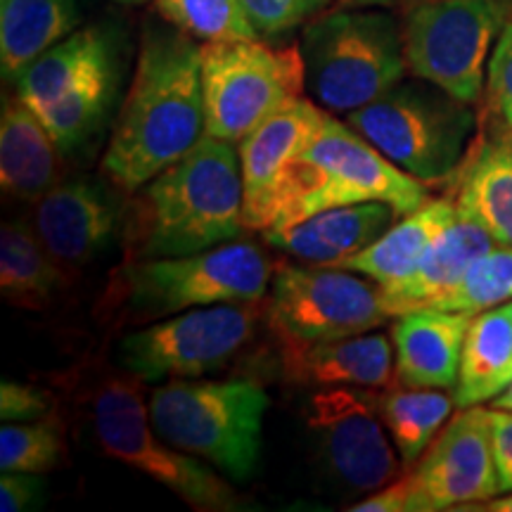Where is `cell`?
Segmentation results:
<instances>
[{"label": "cell", "instance_id": "1", "mask_svg": "<svg viewBox=\"0 0 512 512\" xmlns=\"http://www.w3.org/2000/svg\"><path fill=\"white\" fill-rule=\"evenodd\" d=\"M204 136L202 46L176 27H150L102 169L121 190L138 192Z\"/></svg>", "mask_w": 512, "mask_h": 512}, {"label": "cell", "instance_id": "2", "mask_svg": "<svg viewBox=\"0 0 512 512\" xmlns=\"http://www.w3.org/2000/svg\"><path fill=\"white\" fill-rule=\"evenodd\" d=\"M245 185L233 143L204 136L140 188L128 216V259L188 256L240 240Z\"/></svg>", "mask_w": 512, "mask_h": 512}, {"label": "cell", "instance_id": "3", "mask_svg": "<svg viewBox=\"0 0 512 512\" xmlns=\"http://www.w3.org/2000/svg\"><path fill=\"white\" fill-rule=\"evenodd\" d=\"M361 202H384L396 216H406L430 202V195L420 178L403 171L361 133L328 114L287 171L268 228H283L320 211Z\"/></svg>", "mask_w": 512, "mask_h": 512}, {"label": "cell", "instance_id": "4", "mask_svg": "<svg viewBox=\"0 0 512 512\" xmlns=\"http://www.w3.org/2000/svg\"><path fill=\"white\" fill-rule=\"evenodd\" d=\"M275 266L247 240L188 256L128 259L114 273L107 302L124 320H155L200 306L264 302Z\"/></svg>", "mask_w": 512, "mask_h": 512}, {"label": "cell", "instance_id": "5", "mask_svg": "<svg viewBox=\"0 0 512 512\" xmlns=\"http://www.w3.org/2000/svg\"><path fill=\"white\" fill-rule=\"evenodd\" d=\"M150 420L171 446L230 479H249L261 458L271 399L252 380H166L150 394Z\"/></svg>", "mask_w": 512, "mask_h": 512}, {"label": "cell", "instance_id": "6", "mask_svg": "<svg viewBox=\"0 0 512 512\" xmlns=\"http://www.w3.org/2000/svg\"><path fill=\"white\" fill-rule=\"evenodd\" d=\"M299 50L306 91L328 112L361 110L408 72L403 29L384 10L344 5L313 17Z\"/></svg>", "mask_w": 512, "mask_h": 512}, {"label": "cell", "instance_id": "7", "mask_svg": "<svg viewBox=\"0 0 512 512\" xmlns=\"http://www.w3.org/2000/svg\"><path fill=\"white\" fill-rule=\"evenodd\" d=\"M347 124L403 171L439 183L463 164L475 112L434 83L415 79L347 114Z\"/></svg>", "mask_w": 512, "mask_h": 512}, {"label": "cell", "instance_id": "8", "mask_svg": "<svg viewBox=\"0 0 512 512\" xmlns=\"http://www.w3.org/2000/svg\"><path fill=\"white\" fill-rule=\"evenodd\" d=\"M93 430L107 456L119 460L200 512H233L240 508L235 491L200 458L171 446L152 427L150 406L143 401V380L114 375L93 396Z\"/></svg>", "mask_w": 512, "mask_h": 512}, {"label": "cell", "instance_id": "9", "mask_svg": "<svg viewBox=\"0 0 512 512\" xmlns=\"http://www.w3.org/2000/svg\"><path fill=\"white\" fill-rule=\"evenodd\" d=\"M512 0H422L403 24L408 72L475 107Z\"/></svg>", "mask_w": 512, "mask_h": 512}, {"label": "cell", "instance_id": "10", "mask_svg": "<svg viewBox=\"0 0 512 512\" xmlns=\"http://www.w3.org/2000/svg\"><path fill=\"white\" fill-rule=\"evenodd\" d=\"M304 88L299 48H273L261 38L202 46L204 112L211 138L240 143Z\"/></svg>", "mask_w": 512, "mask_h": 512}, {"label": "cell", "instance_id": "11", "mask_svg": "<svg viewBox=\"0 0 512 512\" xmlns=\"http://www.w3.org/2000/svg\"><path fill=\"white\" fill-rule=\"evenodd\" d=\"M261 313V302H230L157 320L121 339V366L143 382L216 373L252 342Z\"/></svg>", "mask_w": 512, "mask_h": 512}, {"label": "cell", "instance_id": "12", "mask_svg": "<svg viewBox=\"0 0 512 512\" xmlns=\"http://www.w3.org/2000/svg\"><path fill=\"white\" fill-rule=\"evenodd\" d=\"M266 318L280 349L313 347L373 332L387 323L380 285L332 266H278Z\"/></svg>", "mask_w": 512, "mask_h": 512}, {"label": "cell", "instance_id": "13", "mask_svg": "<svg viewBox=\"0 0 512 512\" xmlns=\"http://www.w3.org/2000/svg\"><path fill=\"white\" fill-rule=\"evenodd\" d=\"M304 415L325 467L344 489L368 494L399 477L403 463L370 389L320 387L306 401Z\"/></svg>", "mask_w": 512, "mask_h": 512}, {"label": "cell", "instance_id": "14", "mask_svg": "<svg viewBox=\"0 0 512 512\" xmlns=\"http://www.w3.org/2000/svg\"><path fill=\"white\" fill-rule=\"evenodd\" d=\"M408 477L415 512L472 510V503L482 505L501 494L489 411L482 406L458 408Z\"/></svg>", "mask_w": 512, "mask_h": 512}, {"label": "cell", "instance_id": "15", "mask_svg": "<svg viewBox=\"0 0 512 512\" xmlns=\"http://www.w3.org/2000/svg\"><path fill=\"white\" fill-rule=\"evenodd\" d=\"M325 117L328 110H320L318 105L299 95L240 140L238 152L242 185H245L247 230L261 233L271 226L275 200L287 171L316 136Z\"/></svg>", "mask_w": 512, "mask_h": 512}, {"label": "cell", "instance_id": "16", "mask_svg": "<svg viewBox=\"0 0 512 512\" xmlns=\"http://www.w3.org/2000/svg\"><path fill=\"white\" fill-rule=\"evenodd\" d=\"M117 207L91 181H67L36 202L34 230L62 268L93 261L117 233Z\"/></svg>", "mask_w": 512, "mask_h": 512}, {"label": "cell", "instance_id": "17", "mask_svg": "<svg viewBox=\"0 0 512 512\" xmlns=\"http://www.w3.org/2000/svg\"><path fill=\"white\" fill-rule=\"evenodd\" d=\"M470 323V313L437 309L396 318L392 328L396 382L401 387L453 392Z\"/></svg>", "mask_w": 512, "mask_h": 512}, {"label": "cell", "instance_id": "18", "mask_svg": "<svg viewBox=\"0 0 512 512\" xmlns=\"http://www.w3.org/2000/svg\"><path fill=\"white\" fill-rule=\"evenodd\" d=\"M491 247H496L494 238L475 219L458 209L451 223L420 256L418 266L399 283L380 287L387 316L399 318L406 313L430 309L437 299L456 287L472 261L489 252Z\"/></svg>", "mask_w": 512, "mask_h": 512}, {"label": "cell", "instance_id": "19", "mask_svg": "<svg viewBox=\"0 0 512 512\" xmlns=\"http://www.w3.org/2000/svg\"><path fill=\"white\" fill-rule=\"evenodd\" d=\"M396 219L384 202H361L320 211L283 228L264 230V240L309 266H337L382 238Z\"/></svg>", "mask_w": 512, "mask_h": 512}, {"label": "cell", "instance_id": "20", "mask_svg": "<svg viewBox=\"0 0 512 512\" xmlns=\"http://www.w3.org/2000/svg\"><path fill=\"white\" fill-rule=\"evenodd\" d=\"M290 380L309 387L384 389L394 380V342L382 332L335 339L313 347L283 349Z\"/></svg>", "mask_w": 512, "mask_h": 512}, {"label": "cell", "instance_id": "21", "mask_svg": "<svg viewBox=\"0 0 512 512\" xmlns=\"http://www.w3.org/2000/svg\"><path fill=\"white\" fill-rule=\"evenodd\" d=\"M62 150L22 98L5 100L0 117V188L5 197L38 202L60 181Z\"/></svg>", "mask_w": 512, "mask_h": 512}, {"label": "cell", "instance_id": "22", "mask_svg": "<svg viewBox=\"0 0 512 512\" xmlns=\"http://www.w3.org/2000/svg\"><path fill=\"white\" fill-rule=\"evenodd\" d=\"M512 380V304L472 316L458 382L453 387L456 408L494 401Z\"/></svg>", "mask_w": 512, "mask_h": 512}, {"label": "cell", "instance_id": "23", "mask_svg": "<svg viewBox=\"0 0 512 512\" xmlns=\"http://www.w3.org/2000/svg\"><path fill=\"white\" fill-rule=\"evenodd\" d=\"M456 202L430 200L411 214L401 216L399 223L377 238L373 245L349 259L339 261L332 268H344L358 275H366L377 285H392L406 278L418 266L420 256L432 245V240L456 216Z\"/></svg>", "mask_w": 512, "mask_h": 512}, {"label": "cell", "instance_id": "24", "mask_svg": "<svg viewBox=\"0 0 512 512\" xmlns=\"http://www.w3.org/2000/svg\"><path fill=\"white\" fill-rule=\"evenodd\" d=\"M79 10L74 0H0V67L17 79L31 62L74 34Z\"/></svg>", "mask_w": 512, "mask_h": 512}, {"label": "cell", "instance_id": "25", "mask_svg": "<svg viewBox=\"0 0 512 512\" xmlns=\"http://www.w3.org/2000/svg\"><path fill=\"white\" fill-rule=\"evenodd\" d=\"M110 62H114V53L105 31L98 27L79 29L48 48L17 76V95L31 110H38L62 98L83 76Z\"/></svg>", "mask_w": 512, "mask_h": 512}, {"label": "cell", "instance_id": "26", "mask_svg": "<svg viewBox=\"0 0 512 512\" xmlns=\"http://www.w3.org/2000/svg\"><path fill=\"white\" fill-rule=\"evenodd\" d=\"M456 207L475 219L496 245L512 247V140L486 143L467 164Z\"/></svg>", "mask_w": 512, "mask_h": 512}, {"label": "cell", "instance_id": "27", "mask_svg": "<svg viewBox=\"0 0 512 512\" xmlns=\"http://www.w3.org/2000/svg\"><path fill=\"white\" fill-rule=\"evenodd\" d=\"M64 268L57 264L36 230L27 223L5 221L0 228V292L17 309H46L62 285Z\"/></svg>", "mask_w": 512, "mask_h": 512}, {"label": "cell", "instance_id": "28", "mask_svg": "<svg viewBox=\"0 0 512 512\" xmlns=\"http://www.w3.org/2000/svg\"><path fill=\"white\" fill-rule=\"evenodd\" d=\"M375 406L392 437L403 467H413L430 448L456 401L448 389L401 387L375 394Z\"/></svg>", "mask_w": 512, "mask_h": 512}, {"label": "cell", "instance_id": "29", "mask_svg": "<svg viewBox=\"0 0 512 512\" xmlns=\"http://www.w3.org/2000/svg\"><path fill=\"white\" fill-rule=\"evenodd\" d=\"M114 88H117L114 62L102 64L95 72L83 76L79 83H74L62 98L34 110L46 124L62 155L74 152L98 131L112 105Z\"/></svg>", "mask_w": 512, "mask_h": 512}, {"label": "cell", "instance_id": "30", "mask_svg": "<svg viewBox=\"0 0 512 512\" xmlns=\"http://www.w3.org/2000/svg\"><path fill=\"white\" fill-rule=\"evenodd\" d=\"M155 12L169 27L204 43L259 41V31L240 0H155Z\"/></svg>", "mask_w": 512, "mask_h": 512}, {"label": "cell", "instance_id": "31", "mask_svg": "<svg viewBox=\"0 0 512 512\" xmlns=\"http://www.w3.org/2000/svg\"><path fill=\"white\" fill-rule=\"evenodd\" d=\"M512 302V247L496 245L467 268L453 290L437 299L430 309L477 313Z\"/></svg>", "mask_w": 512, "mask_h": 512}, {"label": "cell", "instance_id": "32", "mask_svg": "<svg viewBox=\"0 0 512 512\" xmlns=\"http://www.w3.org/2000/svg\"><path fill=\"white\" fill-rule=\"evenodd\" d=\"M64 427L55 413L34 422H3L0 430V470L41 472L60 465Z\"/></svg>", "mask_w": 512, "mask_h": 512}, {"label": "cell", "instance_id": "33", "mask_svg": "<svg viewBox=\"0 0 512 512\" xmlns=\"http://www.w3.org/2000/svg\"><path fill=\"white\" fill-rule=\"evenodd\" d=\"M484 100L501 138H512V12L491 53Z\"/></svg>", "mask_w": 512, "mask_h": 512}, {"label": "cell", "instance_id": "34", "mask_svg": "<svg viewBox=\"0 0 512 512\" xmlns=\"http://www.w3.org/2000/svg\"><path fill=\"white\" fill-rule=\"evenodd\" d=\"M261 38L283 36L316 17L330 0H240Z\"/></svg>", "mask_w": 512, "mask_h": 512}, {"label": "cell", "instance_id": "35", "mask_svg": "<svg viewBox=\"0 0 512 512\" xmlns=\"http://www.w3.org/2000/svg\"><path fill=\"white\" fill-rule=\"evenodd\" d=\"M53 413V399L34 384H0V418L3 422H34Z\"/></svg>", "mask_w": 512, "mask_h": 512}, {"label": "cell", "instance_id": "36", "mask_svg": "<svg viewBox=\"0 0 512 512\" xmlns=\"http://www.w3.org/2000/svg\"><path fill=\"white\" fill-rule=\"evenodd\" d=\"M491 448H494V463L501 494L512 491V411L491 408Z\"/></svg>", "mask_w": 512, "mask_h": 512}, {"label": "cell", "instance_id": "37", "mask_svg": "<svg viewBox=\"0 0 512 512\" xmlns=\"http://www.w3.org/2000/svg\"><path fill=\"white\" fill-rule=\"evenodd\" d=\"M41 498V479L34 472H3L0 477V510L22 512Z\"/></svg>", "mask_w": 512, "mask_h": 512}, {"label": "cell", "instance_id": "38", "mask_svg": "<svg viewBox=\"0 0 512 512\" xmlns=\"http://www.w3.org/2000/svg\"><path fill=\"white\" fill-rule=\"evenodd\" d=\"M354 512H415V491L411 477H401L370 494L366 501L356 503Z\"/></svg>", "mask_w": 512, "mask_h": 512}, {"label": "cell", "instance_id": "39", "mask_svg": "<svg viewBox=\"0 0 512 512\" xmlns=\"http://www.w3.org/2000/svg\"><path fill=\"white\" fill-rule=\"evenodd\" d=\"M422 0H342V5L354 8H396V5H418Z\"/></svg>", "mask_w": 512, "mask_h": 512}, {"label": "cell", "instance_id": "40", "mask_svg": "<svg viewBox=\"0 0 512 512\" xmlns=\"http://www.w3.org/2000/svg\"><path fill=\"white\" fill-rule=\"evenodd\" d=\"M479 510H486V512H512V491L508 494H498L496 498H491V501H486L479 505Z\"/></svg>", "mask_w": 512, "mask_h": 512}, {"label": "cell", "instance_id": "41", "mask_svg": "<svg viewBox=\"0 0 512 512\" xmlns=\"http://www.w3.org/2000/svg\"><path fill=\"white\" fill-rule=\"evenodd\" d=\"M491 408H501V411H512V380H510L508 387H505L503 392L498 394L494 401H491Z\"/></svg>", "mask_w": 512, "mask_h": 512}, {"label": "cell", "instance_id": "42", "mask_svg": "<svg viewBox=\"0 0 512 512\" xmlns=\"http://www.w3.org/2000/svg\"><path fill=\"white\" fill-rule=\"evenodd\" d=\"M121 3H145V0H121Z\"/></svg>", "mask_w": 512, "mask_h": 512}, {"label": "cell", "instance_id": "43", "mask_svg": "<svg viewBox=\"0 0 512 512\" xmlns=\"http://www.w3.org/2000/svg\"><path fill=\"white\" fill-rule=\"evenodd\" d=\"M510 304H512V302H510Z\"/></svg>", "mask_w": 512, "mask_h": 512}, {"label": "cell", "instance_id": "44", "mask_svg": "<svg viewBox=\"0 0 512 512\" xmlns=\"http://www.w3.org/2000/svg\"><path fill=\"white\" fill-rule=\"evenodd\" d=\"M510 140H512V138H510Z\"/></svg>", "mask_w": 512, "mask_h": 512}]
</instances>
